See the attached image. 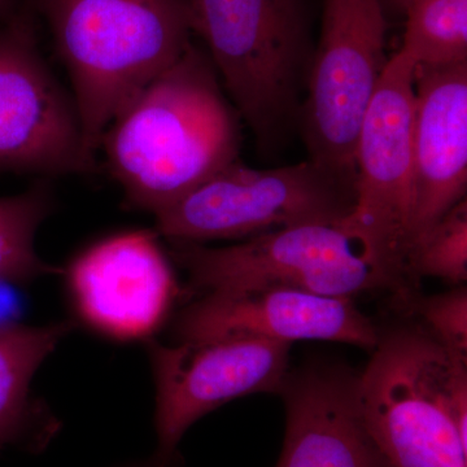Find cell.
Wrapping results in <instances>:
<instances>
[{"label": "cell", "instance_id": "277c9868", "mask_svg": "<svg viewBox=\"0 0 467 467\" xmlns=\"http://www.w3.org/2000/svg\"><path fill=\"white\" fill-rule=\"evenodd\" d=\"M199 34L233 106L264 150L300 115L308 63L300 0H189Z\"/></svg>", "mask_w": 467, "mask_h": 467}, {"label": "cell", "instance_id": "52a82bcc", "mask_svg": "<svg viewBox=\"0 0 467 467\" xmlns=\"http://www.w3.org/2000/svg\"><path fill=\"white\" fill-rule=\"evenodd\" d=\"M387 29L382 0H325L308 98L300 109L310 161L353 192L359 129L389 63Z\"/></svg>", "mask_w": 467, "mask_h": 467}, {"label": "cell", "instance_id": "9a60e30c", "mask_svg": "<svg viewBox=\"0 0 467 467\" xmlns=\"http://www.w3.org/2000/svg\"><path fill=\"white\" fill-rule=\"evenodd\" d=\"M73 325L0 327V451L20 441L33 420L30 384Z\"/></svg>", "mask_w": 467, "mask_h": 467}, {"label": "cell", "instance_id": "4fadbf2b", "mask_svg": "<svg viewBox=\"0 0 467 467\" xmlns=\"http://www.w3.org/2000/svg\"><path fill=\"white\" fill-rule=\"evenodd\" d=\"M358 383V373L339 365L288 371L279 392L285 434L276 467H389L365 426Z\"/></svg>", "mask_w": 467, "mask_h": 467}, {"label": "cell", "instance_id": "e0dca14e", "mask_svg": "<svg viewBox=\"0 0 467 467\" xmlns=\"http://www.w3.org/2000/svg\"><path fill=\"white\" fill-rule=\"evenodd\" d=\"M54 208L50 183L43 180L26 192L0 196V281L26 285L57 273L36 250V236Z\"/></svg>", "mask_w": 467, "mask_h": 467}, {"label": "cell", "instance_id": "44dd1931", "mask_svg": "<svg viewBox=\"0 0 467 467\" xmlns=\"http://www.w3.org/2000/svg\"><path fill=\"white\" fill-rule=\"evenodd\" d=\"M15 0H0V23L15 14Z\"/></svg>", "mask_w": 467, "mask_h": 467}, {"label": "cell", "instance_id": "7c38bea8", "mask_svg": "<svg viewBox=\"0 0 467 467\" xmlns=\"http://www.w3.org/2000/svg\"><path fill=\"white\" fill-rule=\"evenodd\" d=\"M183 340L263 337L291 344L327 340L373 350L379 331L352 297L322 296L292 288H251L202 295L175 321Z\"/></svg>", "mask_w": 467, "mask_h": 467}, {"label": "cell", "instance_id": "5b68a950", "mask_svg": "<svg viewBox=\"0 0 467 467\" xmlns=\"http://www.w3.org/2000/svg\"><path fill=\"white\" fill-rule=\"evenodd\" d=\"M414 64L389 58L356 146L355 202L340 223L365 259L402 291L414 204Z\"/></svg>", "mask_w": 467, "mask_h": 467}, {"label": "cell", "instance_id": "7402d4cb", "mask_svg": "<svg viewBox=\"0 0 467 467\" xmlns=\"http://www.w3.org/2000/svg\"><path fill=\"white\" fill-rule=\"evenodd\" d=\"M409 0H382L384 9L386 12L389 11V8L393 9V11L401 12L404 11L405 5Z\"/></svg>", "mask_w": 467, "mask_h": 467}, {"label": "cell", "instance_id": "7a4b0ae2", "mask_svg": "<svg viewBox=\"0 0 467 467\" xmlns=\"http://www.w3.org/2000/svg\"><path fill=\"white\" fill-rule=\"evenodd\" d=\"M47 21L85 143L97 156L113 119L192 43L189 0H33Z\"/></svg>", "mask_w": 467, "mask_h": 467}, {"label": "cell", "instance_id": "ba28073f", "mask_svg": "<svg viewBox=\"0 0 467 467\" xmlns=\"http://www.w3.org/2000/svg\"><path fill=\"white\" fill-rule=\"evenodd\" d=\"M171 254L202 294L282 287L352 297L391 281L337 225H300L252 236L230 247L171 242Z\"/></svg>", "mask_w": 467, "mask_h": 467}, {"label": "cell", "instance_id": "3957f363", "mask_svg": "<svg viewBox=\"0 0 467 467\" xmlns=\"http://www.w3.org/2000/svg\"><path fill=\"white\" fill-rule=\"evenodd\" d=\"M358 373L368 435L389 467H467V358L422 326L380 333Z\"/></svg>", "mask_w": 467, "mask_h": 467}, {"label": "cell", "instance_id": "9c48e42d", "mask_svg": "<svg viewBox=\"0 0 467 467\" xmlns=\"http://www.w3.org/2000/svg\"><path fill=\"white\" fill-rule=\"evenodd\" d=\"M72 95L46 63L32 17L0 23V171L43 178L95 173Z\"/></svg>", "mask_w": 467, "mask_h": 467}, {"label": "cell", "instance_id": "ffe728a7", "mask_svg": "<svg viewBox=\"0 0 467 467\" xmlns=\"http://www.w3.org/2000/svg\"><path fill=\"white\" fill-rule=\"evenodd\" d=\"M20 285L14 281H0V327L21 324L24 301Z\"/></svg>", "mask_w": 467, "mask_h": 467}, {"label": "cell", "instance_id": "2e32d148", "mask_svg": "<svg viewBox=\"0 0 467 467\" xmlns=\"http://www.w3.org/2000/svg\"><path fill=\"white\" fill-rule=\"evenodd\" d=\"M400 51L414 69L467 63V0H409Z\"/></svg>", "mask_w": 467, "mask_h": 467}, {"label": "cell", "instance_id": "30bf717a", "mask_svg": "<svg viewBox=\"0 0 467 467\" xmlns=\"http://www.w3.org/2000/svg\"><path fill=\"white\" fill-rule=\"evenodd\" d=\"M149 343L160 465L168 463L187 430L209 411L243 396L279 395L288 374L291 344L275 340L220 337L174 346Z\"/></svg>", "mask_w": 467, "mask_h": 467}, {"label": "cell", "instance_id": "5bb4252c", "mask_svg": "<svg viewBox=\"0 0 467 467\" xmlns=\"http://www.w3.org/2000/svg\"><path fill=\"white\" fill-rule=\"evenodd\" d=\"M414 204L408 252L466 199L467 63L414 69Z\"/></svg>", "mask_w": 467, "mask_h": 467}, {"label": "cell", "instance_id": "8fae6325", "mask_svg": "<svg viewBox=\"0 0 467 467\" xmlns=\"http://www.w3.org/2000/svg\"><path fill=\"white\" fill-rule=\"evenodd\" d=\"M159 234L133 230L95 243L67 270L77 315L119 342L149 340L167 319L177 281Z\"/></svg>", "mask_w": 467, "mask_h": 467}, {"label": "cell", "instance_id": "6da1fadb", "mask_svg": "<svg viewBox=\"0 0 467 467\" xmlns=\"http://www.w3.org/2000/svg\"><path fill=\"white\" fill-rule=\"evenodd\" d=\"M241 116L190 45L113 119L99 150L129 207L158 213L238 161Z\"/></svg>", "mask_w": 467, "mask_h": 467}, {"label": "cell", "instance_id": "8992f818", "mask_svg": "<svg viewBox=\"0 0 467 467\" xmlns=\"http://www.w3.org/2000/svg\"><path fill=\"white\" fill-rule=\"evenodd\" d=\"M353 202L348 184L310 160L273 169L236 161L153 216L169 242L202 244L291 226H339Z\"/></svg>", "mask_w": 467, "mask_h": 467}, {"label": "cell", "instance_id": "ac0fdd59", "mask_svg": "<svg viewBox=\"0 0 467 467\" xmlns=\"http://www.w3.org/2000/svg\"><path fill=\"white\" fill-rule=\"evenodd\" d=\"M408 279L436 276L451 285L467 281L466 199L451 209L408 252Z\"/></svg>", "mask_w": 467, "mask_h": 467}, {"label": "cell", "instance_id": "d6986e66", "mask_svg": "<svg viewBox=\"0 0 467 467\" xmlns=\"http://www.w3.org/2000/svg\"><path fill=\"white\" fill-rule=\"evenodd\" d=\"M422 327L442 346L467 358V290L459 285L453 291L426 297L417 304Z\"/></svg>", "mask_w": 467, "mask_h": 467}]
</instances>
